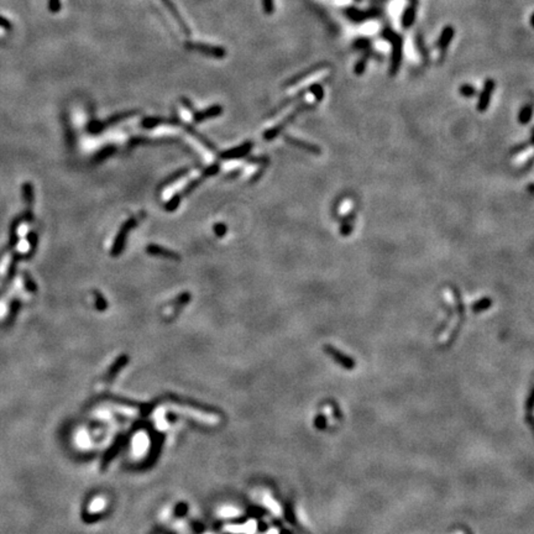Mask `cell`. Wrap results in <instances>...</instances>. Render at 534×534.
Masks as SVG:
<instances>
[{"mask_svg": "<svg viewBox=\"0 0 534 534\" xmlns=\"http://www.w3.org/2000/svg\"><path fill=\"white\" fill-rule=\"evenodd\" d=\"M454 36H455L454 26H452V25H447V26L443 27L440 35H439L438 41H436L435 43L436 48H438L439 53H440V56H439V62H443L444 59H445V56H447L448 47H449V45L452 43Z\"/></svg>", "mask_w": 534, "mask_h": 534, "instance_id": "obj_6", "label": "cell"}, {"mask_svg": "<svg viewBox=\"0 0 534 534\" xmlns=\"http://www.w3.org/2000/svg\"><path fill=\"white\" fill-rule=\"evenodd\" d=\"M214 231H216V234L218 235V237H223V235L226 233V228L224 224H217V225L214 226Z\"/></svg>", "mask_w": 534, "mask_h": 534, "instance_id": "obj_35", "label": "cell"}, {"mask_svg": "<svg viewBox=\"0 0 534 534\" xmlns=\"http://www.w3.org/2000/svg\"><path fill=\"white\" fill-rule=\"evenodd\" d=\"M492 306V299L489 297H484L481 299H478L477 302L473 303L471 309H473L474 313H481V312L487 311L490 309V307Z\"/></svg>", "mask_w": 534, "mask_h": 534, "instance_id": "obj_22", "label": "cell"}, {"mask_svg": "<svg viewBox=\"0 0 534 534\" xmlns=\"http://www.w3.org/2000/svg\"><path fill=\"white\" fill-rule=\"evenodd\" d=\"M262 10L266 15H271L275 11L274 0H262Z\"/></svg>", "mask_w": 534, "mask_h": 534, "instance_id": "obj_29", "label": "cell"}, {"mask_svg": "<svg viewBox=\"0 0 534 534\" xmlns=\"http://www.w3.org/2000/svg\"><path fill=\"white\" fill-rule=\"evenodd\" d=\"M138 221V217H134V218L129 219V220L121 226V230L119 231V234H118L117 239H115L114 241V245H113V250H112L113 256H117L121 253L122 249H124V245H125L126 235H128V233L131 230V229L135 228Z\"/></svg>", "mask_w": 534, "mask_h": 534, "instance_id": "obj_7", "label": "cell"}, {"mask_svg": "<svg viewBox=\"0 0 534 534\" xmlns=\"http://www.w3.org/2000/svg\"><path fill=\"white\" fill-rule=\"evenodd\" d=\"M353 48L356 51H360V52L365 53L372 48V41L370 38H357L354 40L353 42Z\"/></svg>", "mask_w": 534, "mask_h": 534, "instance_id": "obj_21", "label": "cell"}, {"mask_svg": "<svg viewBox=\"0 0 534 534\" xmlns=\"http://www.w3.org/2000/svg\"><path fill=\"white\" fill-rule=\"evenodd\" d=\"M353 220H354V213H349L348 216L344 217L343 223H341V229L340 233L343 235H349L353 231Z\"/></svg>", "mask_w": 534, "mask_h": 534, "instance_id": "obj_26", "label": "cell"}, {"mask_svg": "<svg viewBox=\"0 0 534 534\" xmlns=\"http://www.w3.org/2000/svg\"><path fill=\"white\" fill-rule=\"evenodd\" d=\"M417 18V0H411L409 5L404 9L401 18V25L403 29H409L415 21Z\"/></svg>", "mask_w": 534, "mask_h": 534, "instance_id": "obj_13", "label": "cell"}, {"mask_svg": "<svg viewBox=\"0 0 534 534\" xmlns=\"http://www.w3.org/2000/svg\"><path fill=\"white\" fill-rule=\"evenodd\" d=\"M459 93L460 96L465 97V98H473V97H475L476 94H477V89H476V87H474L473 84L466 83V84L460 85Z\"/></svg>", "mask_w": 534, "mask_h": 534, "instance_id": "obj_27", "label": "cell"}, {"mask_svg": "<svg viewBox=\"0 0 534 534\" xmlns=\"http://www.w3.org/2000/svg\"><path fill=\"white\" fill-rule=\"evenodd\" d=\"M381 38L391 43V62H390V76L395 77L398 73L403 59V36L398 32L394 31L390 26H385L381 30Z\"/></svg>", "mask_w": 534, "mask_h": 534, "instance_id": "obj_1", "label": "cell"}, {"mask_svg": "<svg viewBox=\"0 0 534 534\" xmlns=\"http://www.w3.org/2000/svg\"><path fill=\"white\" fill-rule=\"evenodd\" d=\"M532 114H533V108H532L531 104H527V105L522 106L521 112L518 114V121L522 125H526L531 121Z\"/></svg>", "mask_w": 534, "mask_h": 534, "instance_id": "obj_23", "label": "cell"}, {"mask_svg": "<svg viewBox=\"0 0 534 534\" xmlns=\"http://www.w3.org/2000/svg\"><path fill=\"white\" fill-rule=\"evenodd\" d=\"M138 114V110H133V112H124V113H120V114H115L114 117H112L110 119L105 120V121L103 122H98V121H94L91 124V130L93 131V133H98V131H101L103 129H105L108 125H113V124H115V122L120 121V120H124L126 119V118H130L133 117V115Z\"/></svg>", "mask_w": 534, "mask_h": 534, "instance_id": "obj_12", "label": "cell"}, {"mask_svg": "<svg viewBox=\"0 0 534 534\" xmlns=\"http://www.w3.org/2000/svg\"><path fill=\"white\" fill-rule=\"evenodd\" d=\"M307 92H308V87L303 88V89H300V91H299V92H297V93H296V94H295V96H292V97H288V98L283 99V100H282V101H281V103H279V104H278V105H277V106H276V108H275V109H274V112H272V113H271V115H276V114H278V113H279V112H281V110H283V109H284V108H286V106L291 105V104H292V103H295V101H298V100H300V99H303V97H304V96H306V93H307Z\"/></svg>", "mask_w": 534, "mask_h": 534, "instance_id": "obj_16", "label": "cell"}, {"mask_svg": "<svg viewBox=\"0 0 534 534\" xmlns=\"http://www.w3.org/2000/svg\"><path fill=\"white\" fill-rule=\"evenodd\" d=\"M0 29H4V30H6V31H10V30L13 29V25H11V22L9 21L6 18H4V16H0Z\"/></svg>", "mask_w": 534, "mask_h": 534, "instance_id": "obj_34", "label": "cell"}, {"mask_svg": "<svg viewBox=\"0 0 534 534\" xmlns=\"http://www.w3.org/2000/svg\"><path fill=\"white\" fill-rule=\"evenodd\" d=\"M314 108H316V104H312V103H300L299 105L296 108L293 112H291L290 114L287 115V117L284 118L283 120H282L279 124H277L276 126H274L272 129H270V130L266 131L265 134H263V138L267 141H271L274 140L275 138H276L277 135H279V134L282 133V130H283L284 128L287 125H290L291 122L295 121L296 118L298 117L299 114H302V113L307 112V110H313Z\"/></svg>", "mask_w": 534, "mask_h": 534, "instance_id": "obj_2", "label": "cell"}, {"mask_svg": "<svg viewBox=\"0 0 534 534\" xmlns=\"http://www.w3.org/2000/svg\"><path fill=\"white\" fill-rule=\"evenodd\" d=\"M254 144L251 141H247L245 144H242L241 146L235 147V149L230 150V151L221 152L220 157L223 159H237V158H242V157L247 156V154L250 152V150L253 149Z\"/></svg>", "mask_w": 534, "mask_h": 534, "instance_id": "obj_14", "label": "cell"}, {"mask_svg": "<svg viewBox=\"0 0 534 534\" xmlns=\"http://www.w3.org/2000/svg\"><path fill=\"white\" fill-rule=\"evenodd\" d=\"M48 9L53 14L59 13L61 10V0H48Z\"/></svg>", "mask_w": 534, "mask_h": 534, "instance_id": "obj_32", "label": "cell"}, {"mask_svg": "<svg viewBox=\"0 0 534 534\" xmlns=\"http://www.w3.org/2000/svg\"><path fill=\"white\" fill-rule=\"evenodd\" d=\"M354 1H356V3H361L362 0H354Z\"/></svg>", "mask_w": 534, "mask_h": 534, "instance_id": "obj_36", "label": "cell"}, {"mask_svg": "<svg viewBox=\"0 0 534 534\" xmlns=\"http://www.w3.org/2000/svg\"><path fill=\"white\" fill-rule=\"evenodd\" d=\"M179 202H181V196L179 194H177V196H175V197L172 198V199L170 200V202L166 204V210H168V212H173V210L176 209V208L178 207V204H179Z\"/></svg>", "mask_w": 534, "mask_h": 534, "instance_id": "obj_31", "label": "cell"}, {"mask_svg": "<svg viewBox=\"0 0 534 534\" xmlns=\"http://www.w3.org/2000/svg\"><path fill=\"white\" fill-rule=\"evenodd\" d=\"M415 46H417L418 51H419L420 56H422L423 61H424V63H428V62H429V51H428V48H427L425 41H424V39H423V36H422V34H420V32H418V34L415 36Z\"/></svg>", "mask_w": 534, "mask_h": 534, "instance_id": "obj_19", "label": "cell"}, {"mask_svg": "<svg viewBox=\"0 0 534 534\" xmlns=\"http://www.w3.org/2000/svg\"><path fill=\"white\" fill-rule=\"evenodd\" d=\"M344 14L348 19H350V21L355 22V24H362V22L367 21L370 19H375V18H380L382 15V11L378 10V9H369V10H361V9H357L355 6H348L346 9H344Z\"/></svg>", "mask_w": 534, "mask_h": 534, "instance_id": "obj_5", "label": "cell"}, {"mask_svg": "<svg viewBox=\"0 0 534 534\" xmlns=\"http://www.w3.org/2000/svg\"><path fill=\"white\" fill-rule=\"evenodd\" d=\"M330 66H332V64H330L329 62H327V61L318 62V63H316V64H312V66L308 67V68L303 69V71H300V72L297 73V75H295V76H292L291 78H288V79L283 83V87L288 88V87H292V85L298 84V83L306 80L307 78L312 77V76H314V75H316V73L320 72V71H324V69L329 68Z\"/></svg>", "mask_w": 534, "mask_h": 534, "instance_id": "obj_4", "label": "cell"}, {"mask_svg": "<svg viewBox=\"0 0 534 534\" xmlns=\"http://www.w3.org/2000/svg\"><path fill=\"white\" fill-rule=\"evenodd\" d=\"M369 59H370L369 56H366L365 53H362V56L356 61V63L354 64V73H355L356 76L364 75L365 71H366L367 63H369Z\"/></svg>", "mask_w": 534, "mask_h": 534, "instance_id": "obj_24", "label": "cell"}, {"mask_svg": "<svg viewBox=\"0 0 534 534\" xmlns=\"http://www.w3.org/2000/svg\"><path fill=\"white\" fill-rule=\"evenodd\" d=\"M221 113H223V108H221L220 105H213L210 106L209 109L204 110V112H198L193 113V119L196 122H202L204 121V120L209 119V118H213V117H218V115H220Z\"/></svg>", "mask_w": 534, "mask_h": 534, "instance_id": "obj_17", "label": "cell"}, {"mask_svg": "<svg viewBox=\"0 0 534 534\" xmlns=\"http://www.w3.org/2000/svg\"><path fill=\"white\" fill-rule=\"evenodd\" d=\"M314 425H316V429H319V431H323V429L327 428V418H325L324 415H316V419H314Z\"/></svg>", "mask_w": 534, "mask_h": 534, "instance_id": "obj_30", "label": "cell"}, {"mask_svg": "<svg viewBox=\"0 0 534 534\" xmlns=\"http://www.w3.org/2000/svg\"><path fill=\"white\" fill-rule=\"evenodd\" d=\"M146 251L149 254L154 256H162V257L168 258V260H179V255H177L176 253L171 250H166L162 246H157V245H149L146 249Z\"/></svg>", "mask_w": 534, "mask_h": 534, "instance_id": "obj_18", "label": "cell"}, {"mask_svg": "<svg viewBox=\"0 0 534 534\" xmlns=\"http://www.w3.org/2000/svg\"><path fill=\"white\" fill-rule=\"evenodd\" d=\"M494 88H496V82L492 78H487L484 83V87H482V91L480 93L477 101V110L480 113H485L489 109L490 101H491L492 93H494Z\"/></svg>", "mask_w": 534, "mask_h": 534, "instance_id": "obj_8", "label": "cell"}, {"mask_svg": "<svg viewBox=\"0 0 534 534\" xmlns=\"http://www.w3.org/2000/svg\"><path fill=\"white\" fill-rule=\"evenodd\" d=\"M324 351L328 354V355L330 356V357H332L333 360H334L335 362H337V364L340 365L341 367H344V369L353 370L354 367H355V361L351 359L350 356H348L346 354L341 353L340 350L335 349L334 346L324 345Z\"/></svg>", "mask_w": 534, "mask_h": 534, "instance_id": "obj_9", "label": "cell"}, {"mask_svg": "<svg viewBox=\"0 0 534 534\" xmlns=\"http://www.w3.org/2000/svg\"><path fill=\"white\" fill-rule=\"evenodd\" d=\"M531 146H532V141H528V142H523V144L517 145V146L512 147V150H511V154H512V155L518 154V152L524 151V150L531 149Z\"/></svg>", "mask_w": 534, "mask_h": 534, "instance_id": "obj_33", "label": "cell"}, {"mask_svg": "<svg viewBox=\"0 0 534 534\" xmlns=\"http://www.w3.org/2000/svg\"><path fill=\"white\" fill-rule=\"evenodd\" d=\"M218 171H219V165H213V166H210V167L205 168V170L203 171L202 176H200L199 178H197V179H194L193 182H191V183H189L188 186H187V188L184 189L183 194H189V193H191V192L193 191V189L196 188V187L199 186V184L202 183L203 181H204L205 178L209 177V176H212V175H216V173L218 172Z\"/></svg>", "mask_w": 534, "mask_h": 534, "instance_id": "obj_15", "label": "cell"}, {"mask_svg": "<svg viewBox=\"0 0 534 534\" xmlns=\"http://www.w3.org/2000/svg\"><path fill=\"white\" fill-rule=\"evenodd\" d=\"M161 3L165 5V8L167 9L168 11H170V14L172 15V18L175 19V21L177 22L178 26H179V29H181V31L183 32L184 36H187V38H189L192 35V31L191 29H189L188 25L186 24V21H184L183 19V16L181 15V13L177 10V8H176L175 3H173L172 0H161Z\"/></svg>", "mask_w": 534, "mask_h": 534, "instance_id": "obj_10", "label": "cell"}, {"mask_svg": "<svg viewBox=\"0 0 534 534\" xmlns=\"http://www.w3.org/2000/svg\"><path fill=\"white\" fill-rule=\"evenodd\" d=\"M308 92L312 93L316 98V103H320L324 98V89H323V85L320 83H312L308 85Z\"/></svg>", "mask_w": 534, "mask_h": 534, "instance_id": "obj_25", "label": "cell"}, {"mask_svg": "<svg viewBox=\"0 0 534 534\" xmlns=\"http://www.w3.org/2000/svg\"><path fill=\"white\" fill-rule=\"evenodd\" d=\"M284 140H286V142L292 145V146L297 147V149L303 150V151H307L308 154H312V155L322 154V149H320L318 145H314L312 144V142H308V141H303V140H300V138H293V136L291 135L284 136Z\"/></svg>", "mask_w": 534, "mask_h": 534, "instance_id": "obj_11", "label": "cell"}, {"mask_svg": "<svg viewBox=\"0 0 534 534\" xmlns=\"http://www.w3.org/2000/svg\"><path fill=\"white\" fill-rule=\"evenodd\" d=\"M188 172H189V168H183L182 171H177V172L173 173V175L171 176L170 178H167V179H166V181L163 182L161 186H159V188H162V187H165V186H167V184L172 183V182L177 181V179H179V177H182V176H184L186 173H188Z\"/></svg>", "mask_w": 534, "mask_h": 534, "instance_id": "obj_28", "label": "cell"}, {"mask_svg": "<svg viewBox=\"0 0 534 534\" xmlns=\"http://www.w3.org/2000/svg\"><path fill=\"white\" fill-rule=\"evenodd\" d=\"M184 47L188 51H193V52H199L204 56L214 57V59H224V57L228 55L226 50L221 46H213V45H207V43H200V42H192V41H187L184 43Z\"/></svg>", "mask_w": 534, "mask_h": 534, "instance_id": "obj_3", "label": "cell"}, {"mask_svg": "<svg viewBox=\"0 0 534 534\" xmlns=\"http://www.w3.org/2000/svg\"><path fill=\"white\" fill-rule=\"evenodd\" d=\"M162 122H171V124H179V120L177 118H175V120L170 119H162V118H146V119L142 120L141 125L144 126L145 129H151L154 126L158 125V124H162Z\"/></svg>", "mask_w": 534, "mask_h": 534, "instance_id": "obj_20", "label": "cell"}]
</instances>
